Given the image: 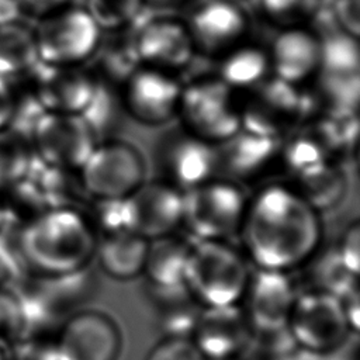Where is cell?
I'll return each mask as SVG.
<instances>
[{
	"label": "cell",
	"mask_w": 360,
	"mask_h": 360,
	"mask_svg": "<svg viewBox=\"0 0 360 360\" xmlns=\"http://www.w3.org/2000/svg\"><path fill=\"white\" fill-rule=\"evenodd\" d=\"M94 55L98 59V68L103 72V77L108 84L124 83L125 79L139 68L132 38H110L105 44L100 41ZM93 55V56H94Z\"/></svg>",
	"instance_id": "30"
},
{
	"label": "cell",
	"mask_w": 360,
	"mask_h": 360,
	"mask_svg": "<svg viewBox=\"0 0 360 360\" xmlns=\"http://www.w3.org/2000/svg\"><path fill=\"white\" fill-rule=\"evenodd\" d=\"M44 112L45 108L41 105L37 96H27L18 105H14L13 108V114L8 121L11 125L10 132L28 143L32 139L34 129Z\"/></svg>",
	"instance_id": "37"
},
{
	"label": "cell",
	"mask_w": 360,
	"mask_h": 360,
	"mask_svg": "<svg viewBox=\"0 0 360 360\" xmlns=\"http://www.w3.org/2000/svg\"><path fill=\"white\" fill-rule=\"evenodd\" d=\"M146 298L152 322L162 338L188 336L201 311V305L184 284L153 285L148 283Z\"/></svg>",
	"instance_id": "22"
},
{
	"label": "cell",
	"mask_w": 360,
	"mask_h": 360,
	"mask_svg": "<svg viewBox=\"0 0 360 360\" xmlns=\"http://www.w3.org/2000/svg\"><path fill=\"white\" fill-rule=\"evenodd\" d=\"M21 1L37 13H48L62 6L66 0H21Z\"/></svg>",
	"instance_id": "46"
},
{
	"label": "cell",
	"mask_w": 360,
	"mask_h": 360,
	"mask_svg": "<svg viewBox=\"0 0 360 360\" xmlns=\"http://www.w3.org/2000/svg\"><path fill=\"white\" fill-rule=\"evenodd\" d=\"M132 231L148 240L170 235L183 219V193L167 181H143L129 197Z\"/></svg>",
	"instance_id": "18"
},
{
	"label": "cell",
	"mask_w": 360,
	"mask_h": 360,
	"mask_svg": "<svg viewBox=\"0 0 360 360\" xmlns=\"http://www.w3.org/2000/svg\"><path fill=\"white\" fill-rule=\"evenodd\" d=\"M297 292L288 271L257 269L250 274L239 304L253 333L287 329Z\"/></svg>",
	"instance_id": "13"
},
{
	"label": "cell",
	"mask_w": 360,
	"mask_h": 360,
	"mask_svg": "<svg viewBox=\"0 0 360 360\" xmlns=\"http://www.w3.org/2000/svg\"><path fill=\"white\" fill-rule=\"evenodd\" d=\"M253 330L240 304L202 307L190 339L205 360L238 359L249 346Z\"/></svg>",
	"instance_id": "14"
},
{
	"label": "cell",
	"mask_w": 360,
	"mask_h": 360,
	"mask_svg": "<svg viewBox=\"0 0 360 360\" xmlns=\"http://www.w3.org/2000/svg\"><path fill=\"white\" fill-rule=\"evenodd\" d=\"M87 218L93 229L100 231L104 236L121 232H134L128 197L94 198L91 214Z\"/></svg>",
	"instance_id": "31"
},
{
	"label": "cell",
	"mask_w": 360,
	"mask_h": 360,
	"mask_svg": "<svg viewBox=\"0 0 360 360\" xmlns=\"http://www.w3.org/2000/svg\"><path fill=\"white\" fill-rule=\"evenodd\" d=\"M218 145L217 172H225L231 179H250L263 173L280 156L281 139L240 129Z\"/></svg>",
	"instance_id": "21"
},
{
	"label": "cell",
	"mask_w": 360,
	"mask_h": 360,
	"mask_svg": "<svg viewBox=\"0 0 360 360\" xmlns=\"http://www.w3.org/2000/svg\"><path fill=\"white\" fill-rule=\"evenodd\" d=\"M35 96L45 111L82 114L90 104L97 79L77 66L38 62L32 69Z\"/></svg>",
	"instance_id": "17"
},
{
	"label": "cell",
	"mask_w": 360,
	"mask_h": 360,
	"mask_svg": "<svg viewBox=\"0 0 360 360\" xmlns=\"http://www.w3.org/2000/svg\"><path fill=\"white\" fill-rule=\"evenodd\" d=\"M264 13L283 24H294L315 8V0H260Z\"/></svg>",
	"instance_id": "39"
},
{
	"label": "cell",
	"mask_w": 360,
	"mask_h": 360,
	"mask_svg": "<svg viewBox=\"0 0 360 360\" xmlns=\"http://www.w3.org/2000/svg\"><path fill=\"white\" fill-rule=\"evenodd\" d=\"M32 155L13 132H0V187L15 186L27 173Z\"/></svg>",
	"instance_id": "32"
},
{
	"label": "cell",
	"mask_w": 360,
	"mask_h": 360,
	"mask_svg": "<svg viewBox=\"0 0 360 360\" xmlns=\"http://www.w3.org/2000/svg\"><path fill=\"white\" fill-rule=\"evenodd\" d=\"M345 267L359 276L360 270V226L353 221L342 233L338 246L335 248Z\"/></svg>",
	"instance_id": "40"
},
{
	"label": "cell",
	"mask_w": 360,
	"mask_h": 360,
	"mask_svg": "<svg viewBox=\"0 0 360 360\" xmlns=\"http://www.w3.org/2000/svg\"><path fill=\"white\" fill-rule=\"evenodd\" d=\"M77 173L86 194L91 198H125L145 181L146 166L132 143L105 139L96 143Z\"/></svg>",
	"instance_id": "7"
},
{
	"label": "cell",
	"mask_w": 360,
	"mask_h": 360,
	"mask_svg": "<svg viewBox=\"0 0 360 360\" xmlns=\"http://www.w3.org/2000/svg\"><path fill=\"white\" fill-rule=\"evenodd\" d=\"M333 15L339 31L359 38L360 34V0H332Z\"/></svg>",
	"instance_id": "42"
},
{
	"label": "cell",
	"mask_w": 360,
	"mask_h": 360,
	"mask_svg": "<svg viewBox=\"0 0 360 360\" xmlns=\"http://www.w3.org/2000/svg\"><path fill=\"white\" fill-rule=\"evenodd\" d=\"M0 360H8V347L0 346Z\"/></svg>",
	"instance_id": "48"
},
{
	"label": "cell",
	"mask_w": 360,
	"mask_h": 360,
	"mask_svg": "<svg viewBox=\"0 0 360 360\" xmlns=\"http://www.w3.org/2000/svg\"><path fill=\"white\" fill-rule=\"evenodd\" d=\"M177 115L183 129L212 145L240 131L235 91L218 77L197 79L183 86Z\"/></svg>",
	"instance_id": "6"
},
{
	"label": "cell",
	"mask_w": 360,
	"mask_h": 360,
	"mask_svg": "<svg viewBox=\"0 0 360 360\" xmlns=\"http://www.w3.org/2000/svg\"><path fill=\"white\" fill-rule=\"evenodd\" d=\"M121 87V105L136 122L156 127L177 115L183 84L172 73L139 66Z\"/></svg>",
	"instance_id": "12"
},
{
	"label": "cell",
	"mask_w": 360,
	"mask_h": 360,
	"mask_svg": "<svg viewBox=\"0 0 360 360\" xmlns=\"http://www.w3.org/2000/svg\"><path fill=\"white\" fill-rule=\"evenodd\" d=\"M240 232L257 269L290 271L318 250L322 228L292 187L270 184L248 201Z\"/></svg>",
	"instance_id": "1"
},
{
	"label": "cell",
	"mask_w": 360,
	"mask_h": 360,
	"mask_svg": "<svg viewBox=\"0 0 360 360\" xmlns=\"http://www.w3.org/2000/svg\"><path fill=\"white\" fill-rule=\"evenodd\" d=\"M142 0H87L86 11L100 30L118 31L139 14Z\"/></svg>",
	"instance_id": "33"
},
{
	"label": "cell",
	"mask_w": 360,
	"mask_h": 360,
	"mask_svg": "<svg viewBox=\"0 0 360 360\" xmlns=\"http://www.w3.org/2000/svg\"><path fill=\"white\" fill-rule=\"evenodd\" d=\"M158 160L167 183L177 188L190 190L217 173L215 146L183 128L166 134L160 141Z\"/></svg>",
	"instance_id": "16"
},
{
	"label": "cell",
	"mask_w": 360,
	"mask_h": 360,
	"mask_svg": "<svg viewBox=\"0 0 360 360\" xmlns=\"http://www.w3.org/2000/svg\"><path fill=\"white\" fill-rule=\"evenodd\" d=\"M311 257L315 259L314 255ZM309 276L311 284L308 288L323 290L339 298L359 291L357 274H353L345 267L336 253V249H330L321 257H316Z\"/></svg>",
	"instance_id": "29"
},
{
	"label": "cell",
	"mask_w": 360,
	"mask_h": 360,
	"mask_svg": "<svg viewBox=\"0 0 360 360\" xmlns=\"http://www.w3.org/2000/svg\"><path fill=\"white\" fill-rule=\"evenodd\" d=\"M25 262L42 276L89 267L97 236L89 218L73 207L52 208L28 224L20 239Z\"/></svg>",
	"instance_id": "2"
},
{
	"label": "cell",
	"mask_w": 360,
	"mask_h": 360,
	"mask_svg": "<svg viewBox=\"0 0 360 360\" xmlns=\"http://www.w3.org/2000/svg\"><path fill=\"white\" fill-rule=\"evenodd\" d=\"M186 24L195 51L221 56L242 44L248 17L235 3L212 0L200 6Z\"/></svg>",
	"instance_id": "19"
},
{
	"label": "cell",
	"mask_w": 360,
	"mask_h": 360,
	"mask_svg": "<svg viewBox=\"0 0 360 360\" xmlns=\"http://www.w3.org/2000/svg\"><path fill=\"white\" fill-rule=\"evenodd\" d=\"M287 330L297 347L326 356L340 347L352 335L343 302L339 297L316 288L297 292Z\"/></svg>",
	"instance_id": "4"
},
{
	"label": "cell",
	"mask_w": 360,
	"mask_h": 360,
	"mask_svg": "<svg viewBox=\"0 0 360 360\" xmlns=\"http://www.w3.org/2000/svg\"><path fill=\"white\" fill-rule=\"evenodd\" d=\"M243 257L224 240L191 245L183 284L201 307L238 304L249 280Z\"/></svg>",
	"instance_id": "3"
},
{
	"label": "cell",
	"mask_w": 360,
	"mask_h": 360,
	"mask_svg": "<svg viewBox=\"0 0 360 360\" xmlns=\"http://www.w3.org/2000/svg\"><path fill=\"white\" fill-rule=\"evenodd\" d=\"M25 333L21 302L14 290H0V346L11 347Z\"/></svg>",
	"instance_id": "35"
},
{
	"label": "cell",
	"mask_w": 360,
	"mask_h": 360,
	"mask_svg": "<svg viewBox=\"0 0 360 360\" xmlns=\"http://www.w3.org/2000/svg\"><path fill=\"white\" fill-rule=\"evenodd\" d=\"M360 73L357 38L342 31L321 39V63L316 75L326 77H353Z\"/></svg>",
	"instance_id": "28"
},
{
	"label": "cell",
	"mask_w": 360,
	"mask_h": 360,
	"mask_svg": "<svg viewBox=\"0 0 360 360\" xmlns=\"http://www.w3.org/2000/svg\"><path fill=\"white\" fill-rule=\"evenodd\" d=\"M246 91V97L238 101L242 131L281 139L308 115L298 86L274 76L266 77Z\"/></svg>",
	"instance_id": "8"
},
{
	"label": "cell",
	"mask_w": 360,
	"mask_h": 360,
	"mask_svg": "<svg viewBox=\"0 0 360 360\" xmlns=\"http://www.w3.org/2000/svg\"><path fill=\"white\" fill-rule=\"evenodd\" d=\"M131 38L141 66L169 73L187 66L195 52L187 24L173 17L149 18Z\"/></svg>",
	"instance_id": "15"
},
{
	"label": "cell",
	"mask_w": 360,
	"mask_h": 360,
	"mask_svg": "<svg viewBox=\"0 0 360 360\" xmlns=\"http://www.w3.org/2000/svg\"><path fill=\"white\" fill-rule=\"evenodd\" d=\"M270 360H326L325 356H319V354H314L309 352H305L300 347H294L280 356H276L274 359Z\"/></svg>",
	"instance_id": "45"
},
{
	"label": "cell",
	"mask_w": 360,
	"mask_h": 360,
	"mask_svg": "<svg viewBox=\"0 0 360 360\" xmlns=\"http://www.w3.org/2000/svg\"><path fill=\"white\" fill-rule=\"evenodd\" d=\"M6 221H7L6 212H4V210L0 207V232H1V229L4 228V224H6Z\"/></svg>",
	"instance_id": "47"
},
{
	"label": "cell",
	"mask_w": 360,
	"mask_h": 360,
	"mask_svg": "<svg viewBox=\"0 0 360 360\" xmlns=\"http://www.w3.org/2000/svg\"><path fill=\"white\" fill-rule=\"evenodd\" d=\"M269 73L267 51L256 45L239 44L221 55L217 77L233 91H246L269 77Z\"/></svg>",
	"instance_id": "26"
},
{
	"label": "cell",
	"mask_w": 360,
	"mask_h": 360,
	"mask_svg": "<svg viewBox=\"0 0 360 360\" xmlns=\"http://www.w3.org/2000/svg\"><path fill=\"white\" fill-rule=\"evenodd\" d=\"M149 240L135 232L104 236L96 253L101 270L115 280H132L142 274Z\"/></svg>",
	"instance_id": "23"
},
{
	"label": "cell",
	"mask_w": 360,
	"mask_h": 360,
	"mask_svg": "<svg viewBox=\"0 0 360 360\" xmlns=\"http://www.w3.org/2000/svg\"><path fill=\"white\" fill-rule=\"evenodd\" d=\"M297 194L318 214L338 205L347 190L345 172L332 160L309 166L295 174Z\"/></svg>",
	"instance_id": "24"
},
{
	"label": "cell",
	"mask_w": 360,
	"mask_h": 360,
	"mask_svg": "<svg viewBox=\"0 0 360 360\" xmlns=\"http://www.w3.org/2000/svg\"><path fill=\"white\" fill-rule=\"evenodd\" d=\"M39 62L35 37L17 22L0 25V76L32 72Z\"/></svg>",
	"instance_id": "27"
},
{
	"label": "cell",
	"mask_w": 360,
	"mask_h": 360,
	"mask_svg": "<svg viewBox=\"0 0 360 360\" xmlns=\"http://www.w3.org/2000/svg\"><path fill=\"white\" fill-rule=\"evenodd\" d=\"M145 360H205L188 336H169L148 352Z\"/></svg>",
	"instance_id": "38"
},
{
	"label": "cell",
	"mask_w": 360,
	"mask_h": 360,
	"mask_svg": "<svg viewBox=\"0 0 360 360\" xmlns=\"http://www.w3.org/2000/svg\"><path fill=\"white\" fill-rule=\"evenodd\" d=\"M34 37L41 62L77 66L93 58L101 41V30L86 10L73 8L45 18Z\"/></svg>",
	"instance_id": "9"
},
{
	"label": "cell",
	"mask_w": 360,
	"mask_h": 360,
	"mask_svg": "<svg viewBox=\"0 0 360 360\" xmlns=\"http://www.w3.org/2000/svg\"><path fill=\"white\" fill-rule=\"evenodd\" d=\"M22 280L20 257L7 242L0 238V290H13Z\"/></svg>",
	"instance_id": "41"
},
{
	"label": "cell",
	"mask_w": 360,
	"mask_h": 360,
	"mask_svg": "<svg viewBox=\"0 0 360 360\" xmlns=\"http://www.w3.org/2000/svg\"><path fill=\"white\" fill-rule=\"evenodd\" d=\"M232 360H242V359H240V357H238V359H232Z\"/></svg>",
	"instance_id": "49"
},
{
	"label": "cell",
	"mask_w": 360,
	"mask_h": 360,
	"mask_svg": "<svg viewBox=\"0 0 360 360\" xmlns=\"http://www.w3.org/2000/svg\"><path fill=\"white\" fill-rule=\"evenodd\" d=\"M120 107H122L121 98L112 94L108 83L101 84L97 80L93 98L80 115L86 120V122L93 129L96 138L98 139L100 132L108 134L112 125L117 122Z\"/></svg>",
	"instance_id": "34"
},
{
	"label": "cell",
	"mask_w": 360,
	"mask_h": 360,
	"mask_svg": "<svg viewBox=\"0 0 360 360\" xmlns=\"http://www.w3.org/2000/svg\"><path fill=\"white\" fill-rule=\"evenodd\" d=\"M20 15L18 0H0V25L13 24Z\"/></svg>",
	"instance_id": "44"
},
{
	"label": "cell",
	"mask_w": 360,
	"mask_h": 360,
	"mask_svg": "<svg viewBox=\"0 0 360 360\" xmlns=\"http://www.w3.org/2000/svg\"><path fill=\"white\" fill-rule=\"evenodd\" d=\"M55 345L59 360H118L122 333L107 312L82 308L59 325Z\"/></svg>",
	"instance_id": "10"
},
{
	"label": "cell",
	"mask_w": 360,
	"mask_h": 360,
	"mask_svg": "<svg viewBox=\"0 0 360 360\" xmlns=\"http://www.w3.org/2000/svg\"><path fill=\"white\" fill-rule=\"evenodd\" d=\"M13 108H14V104L11 100L10 90L6 86L3 77L0 76V128L10 121Z\"/></svg>",
	"instance_id": "43"
},
{
	"label": "cell",
	"mask_w": 360,
	"mask_h": 360,
	"mask_svg": "<svg viewBox=\"0 0 360 360\" xmlns=\"http://www.w3.org/2000/svg\"><path fill=\"white\" fill-rule=\"evenodd\" d=\"M8 360H59L55 335L22 336L8 349Z\"/></svg>",
	"instance_id": "36"
},
{
	"label": "cell",
	"mask_w": 360,
	"mask_h": 360,
	"mask_svg": "<svg viewBox=\"0 0 360 360\" xmlns=\"http://www.w3.org/2000/svg\"><path fill=\"white\" fill-rule=\"evenodd\" d=\"M32 143L45 163L79 172L97 143V138L80 114L45 111L39 118Z\"/></svg>",
	"instance_id": "11"
},
{
	"label": "cell",
	"mask_w": 360,
	"mask_h": 360,
	"mask_svg": "<svg viewBox=\"0 0 360 360\" xmlns=\"http://www.w3.org/2000/svg\"><path fill=\"white\" fill-rule=\"evenodd\" d=\"M190 249V243L172 233L149 240L142 271L148 283L153 285L183 284Z\"/></svg>",
	"instance_id": "25"
},
{
	"label": "cell",
	"mask_w": 360,
	"mask_h": 360,
	"mask_svg": "<svg viewBox=\"0 0 360 360\" xmlns=\"http://www.w3.org/2000/svg\"><path fill=\"white\" fill-rule=\"evenodd\" d=\"M248 201L232 180L210 179L183 193L181 224L200 240H224L240 231Z\"/></svg>",
	"instance_id": "5"
},
{
	"label": "cell",
	"mask_w": 360,
	"mask_h": 360,
	"mask_svg": "<svg viewBox=\"0 0 360 360\" xmlns=\"http://www.w3.org/2000/svg\"><path fill=\"white\" fill-rule=\"evenodd\" d=\"M267 53L271 76L300 86L319 69L321 38L301 27H288L273 39Z\"/></svg>",
	"instance_id": "20"
}]
</instances>
